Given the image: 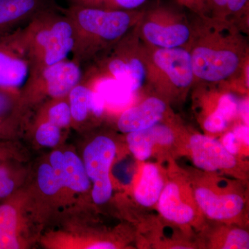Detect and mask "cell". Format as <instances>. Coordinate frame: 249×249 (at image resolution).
Listing matches in <instances>:
<instances>
[{
    "label": "cell",
    "instance_id": "obj_34",
    "mask_svg": "<svg viewBox=\"0 0 249 249\" xmlns=\"http://www.w3.org/2000/svg\"><path fill=\"white\" fill-rule=\"evenodd\" d=\"M88 249H116L115 245L109 242H101L89 246Z\"/></svg>",
    "mask_w": 249,
    "mask_h": 249
},
{
    "label": "cell",
    "instance_id": "obj_6",
    "mask_svg": "<svg viewBox=\"0 0 249 249\" xmlns=\"http://www.w3.org/2000/svg\"><path fill=\"white\" fill-rule=\"evenodd\" d=\"M194 76L209 82H218L235 73L240 65L238 55L232 51L201 47L191 55Z\"/></svg>",
    "mask_w": 249,
    "mask_h": 249
},
{
    "label": "cell",
    "instance_id": "obj_7",
    "mask_svg": "<svg viewBox=\"0 0 249 249\" xmlns=\"http://www.w3.org/2000/svg\"><path fill=\"white\" fill-rule=\"evenodd\" d=\"M61 8L56 0H0V37L24 27L41 13Z\"/></svg>",
    "mask_w": 249,
    "mask_h": 249
},
{
    "label": "cell",
    "instance_id": "obj_22",
    "mask_svg": "<svg viewBox=\"0 0 249 249\" xmlns=\"http://www.w3.org/2000/svg\"><path fill=\"white\" fill-rule=\"evenodd\" d=\"M66 97L55 98L56 101L49 106L47 111L45 120L55 124L60 128L67 127L72 121L68 98L65 100Z\"/></svg>",
    "mask_w": 249,
    "mask_h": 249
},
{
    "label": "cell",
    "instance_id": "obj_24",
    "mask_svg": "<svg viewBox=\"0 0 249 249\" xmlns=\"http://www.w3.org/2000/svg\"><path fill=\"white\" fill-rule=\"evenodd\" d=\"M36 139L42 146H55L60 141V128L48 121H44L36 130Z\"/></svg>",
    "mask_w": 249,
    "mask_h": 249
},
{
    "label": "cell",
    "instance_id": "obj_19",
    "mask_svg": "<svg viewBox=\"0 0 249 249\" xmlns=\"http://www.w3.org/2000/svg\"><path fill=\"white\" fill-rule=\"evenodd\" d=\"M65 156V181L67 187L77 193H83L89 188V178L87 174L84 163L73 152L67 151Z\"/></svg>",
    "mask_w": 249,
    "mask_h": 249
},
{
    "label": "cell",
    "instance_id": "obj_28",
    "mask_svg": "<svg viewBox=\"0 0 249 249\" xmlns=\"http://www.w3.org/2000/svg\"><path fill=\"white\" fill-rule=\"evenodd\" d=\"M15 181L11 178L9 168L4 164L0 165V199H4L12 194L14 191Z\"/></svg>",
    "mask_w": 249,
    "mask_h": 249
},
{
    "label": "cell",
    "instance_id": "obj_29",
    "mask_svg": "<svg viewBox=\"0 0 249 249\" xmlns=\"http://www.w3.org/2000/svg\"><path fill=\"white\" fill-rule=\"evenodd\" d=\"M228 121L222 114L214 111L206 119L204 122V128L213 133L222 132L227 127Z\"/></svg>",
    "mask_w": 249,
    "mask_h": 249
},
{
    "label": "cell",
    "instance_id": "obj_35",
    "mask_svg": "<svg viewBox=\"0 0 249 249\" xmlns=\"http://www.w3.org/2000/svg\"><path fill=\"white\" fill-rule=\"evenodd\" d=\"M241 114L245 124L249 125V102L245 101L241 106Z\"/></svg>",
    "mask_w": 249,
    "mask_h": 249
},
{
    "label": "cell",
    "instance_id": "obj_8",
    "mask_svg": "<svg viewBox=\"0 0 249 249\" xmlns=\"http://www.w3.org/2000/svg\"><path fill=\"white\" fill-rule=\"evenodd\" d=\"M196 204L208 217L215 220H230L240 215L245 201L240 194L219 191L205 186L196 187L193 192Z\"/></svg>",
    "mask_w": 249,
    "mask_h": 249
},
{
    "label": "cell",
    "instance_id": "obj_11",
    "mask_svg": "<svg viewBox=\"0 0 249 249\" xmlns=\"http://www.w3.org/2000/svg\"><path fill=\"white\" fill-rule=\"evenodd\" d=\"M154 61L178 88H187L193 82L191 55L185 49L160 48L154 55Z\"/></svg>",
    "mask_w": 249,
    "mask_h": 249
},
{
    "label": "cell",
    "instance_id": "obj_21",
    "mask_svg": "<svg viewBox=\"0 0 249 249\" xmlns=\"http://www.w3.org/2000/svg\"><path fill=\"white\" fill-rule=\"evenodd\" d=\"M69 5L106 10L129 11L139 7L146 0H65Z\"/></svg>",
    "mask_w": 249,
    "mask_h": 249
},
{
    "label": "cell",
    "instance_id": "obj_1",
    "mask_svg": "<svg viewBox=\"0 0 249 249\" xmlns=\"http://www.w3.org/2000/svg\"><path fill=\"white\" fill-rule=\"evenodd\" d=\"M62 11L71 21L74 42L73 61L83 66L108 46L120 40L130 28L134 16L124 10H106L69 5Z\"/></svg>",
    "mask_w": 249,
    "mask_h": 249
},
{
    "label": "cell",
    "instance_id": "obj_10",
    "mask_svg": "<svg viewBox=\"0 0 249 249\" xmlns=\"http://www.w3.org/2000/svg\"><path fill=\"white\" fill-rule=\"evenodd\" d=\"M186 190V186L177 181H170L164 186L158 201L159 211L163 217L178 224L194 220L196 205Z\"/></svg>",
    "mask_w": 249,
    "mask_h": 249
},
{
    "label": "cell",
    "instance_id": "obj_18",
    "mask_svg": "<svg viewBox=\"0 0 249 249\" xmlns=\"http://www.w3.org/2000/svg\"><path fill=\"white\" fill-rule=\"evenodd\" d=\"M18 229V214L14 205H0V249L19 248Z\"/></svg>",
    "mask_w": 249,
    "mask_h": 249
},
{
    "label": "cell",
    "instance_id": "obj_30",
    "mask_svg": "<svg viewBox=\"0 0 249 249\" xmlns=\"http://www.w3.org/2000/svg\"><path fill=\"white\" fill-rule=\"evenodd\" d=\"M50 163L55 175L64 187L65 181V156L60 151H55L50 157Z\"/></svg>",
    "mask_w": 249,
    "mask_h": 249
},
{
    "label": "cell",
    "instance_id": "obj_33",
    "mask_svg": "<svg viewBox=\"0 0 249 249\" xmlns=\"http://www.w3.org/2000/svg\"><path fill=\"white\" fill-rule=\"evenodd\" d=\"M249 0H227V8L231 12H239L248 4Z\"/></svg>",
    "mask_w": 249,
    "mask_h": 249
},
{
    "label": "cell",
    "instance_id": "obj_25",
    "mask_svg": "<svg viewBox=\"0 0 249 249\" xmlns=\"http://www.w3.org/2000/svg\"><path fill=\"white\" fill-rule=\"evenodd\" d=\"M104 91H98L101 93L105 101L114 104H124L128 102L133 93L131 92L126 87L121 84L116 80H110V84Z\"/></svg>",
    "mask_w": 249,
    "mask_h": 249
},
{
    "label": "cell",
    "instance_id": "obj_23",
    "mask_svg": "<svg viewBox=\"0 0 249 249\" xmlns=\"http://www.w3.org/2000/svg\"><path fill=\"white\" fill-rule=\"evenodd\" d=\"M37 181L42 193L47 196H53L63 187L52 165L44 163L38 170Z\"/></svg>",
    "mask_w": 249,
    "mask_h": 249
},
{
    "label": "cell",
    "instance_id": "obj_36",
    "mask_svg": "<svg viewBox=\"0 0 249 249\" xmlns=\"http://www.w3.org/2000/svg\"><path fill=\"white\" fill-rule=\"evenodd\" d=\"M187 5H196L199 6L202 4V0H180Z\"/></svg>",
    "mask_w": 249,
    "mask_h": 249
},
{
    "label": "cell",
    "instance_id": "obj_27",
    "mask_svg": "<svg viewBox=\"0 0 249 249\" xmlns=\"http://www.w3.org/2000/svg\"><path fill=\"white\" fill-rule=\"evenodd\" d=\"M237 107H238L235 98L231 94H226L219 99L215 111L222 114L228 121H229L235 116Z\"/></svg>",
    "mask_w": 249,
    "mask_h": 249
},
{
    "label": "cell",
    "instance_id": "obj_5",
    "mask_svg": "<svg viewBox=\"0 0 249 249\" xmlns=\"http://www.w3.org/2000/svg\"><path fill=\"white\" fill-rule=\"evenodd\" d=\"M29 76V59L19 28L0 37V89L18 90Z\"/></svg>",
    "mask_w": 249,
    "mask_h": 249
},
{
    "label": "cell",
    "instance_id": "obj_16",
    "mask_svg": "<svg viewBox=\"0 0 249 249\" xmlns=\"http://www.w3.org/2000/svg\"><path fill=\"white\" fill-rule=\"evenodd\" d=\"M163 188L164 182L158 167L152 163L145 164L134 191L136 200L144 207H151L159 201Z\"/></svg>",
    "mask_w": 249,
    "mask_h": 249
},
{
    "label": "cell",
    "instance_id": "obj_3",
    "mask_svg": "<svg viewBox=\"0 0 249 249\" xmlns=\"http://www.w3.org/2000/svg\"><path fill=\"white\" fill-rule=\"evenodd\" d=\"M81 66L73 60H64L28 78L21 93L24 103L34 102L44 96L65 97L83 78ZM21 93V92H20Z\"/></svg>",
    "mask_w": 249,
    "mask_h": 249
},
{
    "label": "cell",
    "instance_id": "obj_12",
    "mask_svg": "<svg viewBox=\"0 0 249 249\" xmlns=\"http://www.w3.org/2000/svg\"><path fill=\"white\" fill-rule=\"evenodd\" d=\"M166 106L160 98H147L142 104L123 113L118 121L121 132L130 133L155 125L163 117Z\"/></svg>",
    "mask_w": 249,
    "mask_h": 249
},
{
    "label": "cell",
    "instance_id": "obj_13",
    "mask_svg": "<svg viewBox=\"0 0 249 249\" xmlns=\"http://www.w3.org/2000/svg\"><path fill=\"white\" fill-rule=\"evenodd\" d=\"M174 140L175 135L169 127L157 124L149 128L130 132L127 137L129 150L139 160L150 158L156 144L170 145Z\"/></svg>",
    "mask_w": 249,
    "mask_h": 249
},
{
    "label": "cell",
    "instance_id": "obj_37",
    "mask_svg": "<svg viewBox=\"0 0 249 249\" xmlns=\"http://www.w3.org/2000/svg\"><path fill=\"white\" fill-rule=\"evenodd\" d=\"M5 148L2 145H0V165L2 164V160L6 157V152Z\"/></svg>",
    "mask_w": 249,
    "mask_h": 249
},
{
    "label": "cell",
    "instance_id": "obj_14",
    "mask_svg": "<svg viewBox=\"0 0 249 249\" xmlns=\"http://www.w3.org/2000/svg\"><path fill=\"white\" fill-rule=\"evenodd\" d=\"M107 67L113 79L132 93L138 90L145 80V67L138 58H125L122 53H118L108 60Z\"/></svg>",
    "mask_w": 249,
    "mask_h": 249
},
{
    "label": "cell",
    "instance_id": "obj_31",
    "mask_svg": "<svg viewBox=\"0 0 249 249\" xmlns=\"http://www.w3.org/2000/svg\"><path fill=\"white\" fill-rule=\"evenodd\" d=\"M237 139L233 132H229L223 138V145L228 152L232 155L238 153L239 147L237 145Z\"/></svg>",
    "mask_w": 249,
    "mask_h": 249
},
{
    "label": "cell",
    "instance_id": "obj_9",
    "mask_svg": "<svg viewBox=\"0 0 249 249\" xmlns=\"http://www.w3.org/2000/svg\"><path fill=\"white\" fill-rule=\"evenodd\" d=\"M192 157L196 167L206 171L231 170L237 161L216 139L201 134H195L190 140Z\"/></svg>",
    "mask_w": 249,
    "mask_h": 249
},
{
    "label": "cell",
    "instance_id": "obj_17",
    "mask_svg": "<svg viewBox=\"0 0 249 249\" xmlns=\"http://www.w3.org/2000/svg\"><path fill=\"white\" fill-rule=\"evenodd\" d=\"M24 103L18 90L0 89V138L7 136L20 118Z\"/></svg>",
    "mask_w": 249,
    "mask_h": 249
},
{
    "label": "cell",
    "instance_id": "obj_2",
    "mask_svg": "<svg viewBox=\"0 0 249 249\" xmlns=\"http://www.w3.org/2000/svg\"><path fill=\"white\" fill-rule=\"evenodd\" d=\"M29 62V77L66 60L74 42L71 21L60 9L41 13L21 28Z\"/></svg>",
    "mask_w": 249,
    "mask_h": 249
},
{
    "label": "cell",
    "instance_id": "obj_4",
    "mask_svg": "<svg viewBox=\"0 0 249 249\" xmlns=\"http://www.w3.org/2000/svg\"><path fill=\"white\" fill-rule=\"evenodd\" d=\"M116 152L114 142L104 136L93 139L85 149L83 163L88 177L93 183L92 198L96 204L107 202L112 194L109 170Z\"/></svg>",
    "mask_w": 249,
    "mask_h": 249
},
{
    "label": "cell",
    "instance_id": "obj_26",
    "mask_svg": "<svg viewBox=\"0 0 249 249\" xmlns=\"http://www.w3.org/2000/svg\"><path fill=\"white\" fill-rule=\"evenodd\" d=\"M249 248V232L240 229H232L228 233L225 242L222 247V249H248Z\"/></svg>",
    "mask_w": 249,
    "mask_h": 249
},
{
    "label": "cell",
    "instance_id": "obj_15",
    "mask_svg": "<svg viewBox=\"0 0 249 249\" xmlns=\"http://www.w3.org/2000/svg\"><path fill=\"white\" fill-rule=\"evenodd\" d=\"M142 33L148 42L162 49L177 48L184 45L191 36L189 29L180 24L164 27L148 22L144 25Z\"/></svg>",
    "mask_w": 249,
    "mask_h": 249
},
{
    "label": "cell",
    "instance_id": "obj_32",
    "mask_svg": "<svg viewBox=\"0 0 249 249\" xmlns=\"http://www.w3.org/2000/svg\"><path fill=\"white\" fill-rule=\"evenodd\" d=\"M249 125H239L234 129L233 133L235 134L237 141H241L245 142L246 145L249 144Z\"/></svg>",
    "mask_w": 249,
    "mask_h": 249
},
{
    "label": "cell",
    "instance_id": "obj_20",
    "mask_svg": "<svg viewBox=\"0 0 249 249\" xmlns=\"http://www.w3.org/2000/svg\"><path fill=\"white\" fill-rule=\"evenodd\" d=\"M94 91L81 84L76 85L69 93V103L72 120L77 123L84 122L90 113L93 114L92 97Z\"/></svg>",
    "mask_w": 249,
    "mask_h": 249
}]
</instances>
